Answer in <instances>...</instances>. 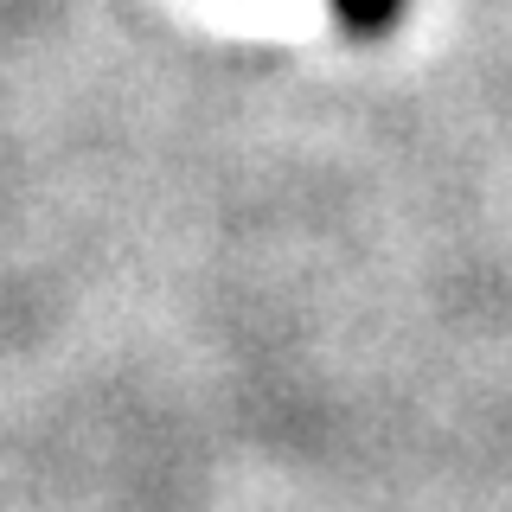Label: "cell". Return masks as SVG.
<instances>
[{
	"mask_svg": "<svg viewBox=\"0 0 512 512\" xmlns=\"http://www.w3.org/2000/svg\"><path fill=\"white\" fill-rule=\"evenodd\" d=\"M333 7H340V20L346 26H359V32H384L397 20V7H404V0H333Z\"/></svg>",
	"mask_w": 512,
	"mask_h": 512,
	"instance_id": "cell-1",
	"label": "cell"
}]
</instances>
